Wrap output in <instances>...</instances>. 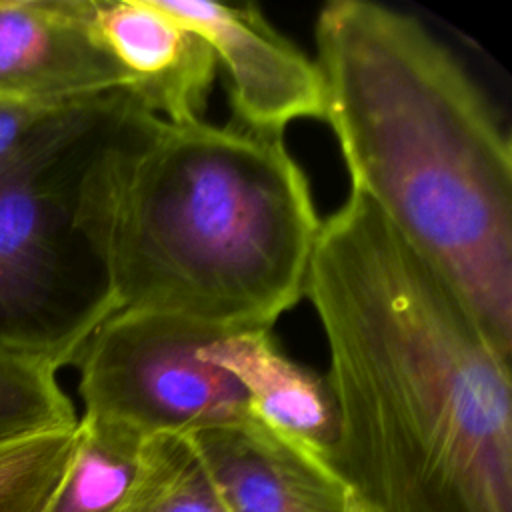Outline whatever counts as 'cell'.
<instances>
[{
	"label": "cell",
	"mask_w": 512,
	"mask_h": 512,
	"mask_svg": "<svg viewBox=\"0 0 512 512\" xmlns=\"http://www.w3.org/2000/svg\"><path fill=\"white\" fill-rule=\"evenodd\" d=\"M304 294L328 342L330 464L368 512H512V376L456 288L358 192Z\"/></svg>",
	"instance_id": "cell-1"
},
{
	"label": "cell",
	"mask_w": 512,
	"mask_h": 512,
	"mask_svg": "<svg viewBox=\"0 0 512 512\" xmlns=\"http://www.w3.org/2000/svg\"><path fill=\"white\" fill-rule=\"evenodd\" d=\"M330 124L362 194L512 352V146L462 62L416 18L332 0L316 18Z\"/></svg>",
	"instance_id": "cell-2"
},
{
	"label": "cell",
	"mask_w": 512,
	"mask_h": 512,
	"mask_svg": "<svg viewBox=\"0 0 512 512\" xmlns=\"http://www.w3.org/2000/svg\"><path fill=\"white\" fill-rule=\"evenodd\" d=\"M320 224L282 134L154 116L108 190L116 312L272 330L304 294Z\"/></svg>",
	"instance_id": "cell-3"
},
{
	"label": "cell",
	"mask_w": 512,
	"mask_h": 512,
	"mask_svg": "<svg viewBox=\"0 0 512 512\" xmlns=\"http://www.w3.org/2000/svg\"><path fill=\"white\" fill-rule=\"evenodd\" d=\"M142 112L128 92L62 106L0 160V346L60 370L116 312L106 202Z\"/></svg>",
	"instance_id": "cell-4"
},
{
	"label": "cell",
	"mask_w": 512,
	"mask_h": 512,
	"mask_svg": "<svg viewBox=\"0 0 512 512\" xmlns=\"http://www.w3.org/2000/svg\"><path fill=\"white\" fill-rule=\"evenodd\" d=\"M228 332L150 312H114L80 348L78 392L88 418L142 436H188L250 414L242 386L200 350Z\"/></svg>",
	"instance_id": "cell-5"
},
{
	"label": "cell",
	"mask_w": 512,
	"mask_h": 512,
	"mask_svg": "<svg viewBox=\"0 0 512 512\" xmlns=\"http://www.w3.org/2000/svg\"><path fill=\"white\" fill-rule=\"evenodd\" d=\"M198 32L224 68L232 122L268 134L302 118L324 120V84L316 60L276 32L252 6L212 0H152Z\"/></svg>",
	"instance_id": "cell-6"
},
{
	"label": "cell",
	"mask_w": 512,
	"mask_h": 512,
	"mask_svg": "<svg viewBox=\"0 0 512 512\" xmlns=\"http://www.w3.org/2000/svg\"><path fill=\"white\" fill-rule=\"evenodd\" d=\"M128 92L94 26V0H0V98L60 108Z\"/></svg>",
	"instance_id": "cell-7"
},
{
	"label": "cell",
	"mask_w": 512,
	"mask_h": 512,
	"mask_svg": "<svg viewBox=\"0 0 512 512\" xmlns=\"http://www.w3.org/2000/svg\"><path fill=\"white\" fill-rule=\"evenodd\" d=\"M226 512H348L352 492L330 460L252 412L186 436Z\"/></svg>",
	"instance_id": "cell-8"
},
{
	"label": "cell",
	"mask_w": 512,
	"mask_h": 512,
	"mask_svg": "<svg viewBox=\"0 0 512 512\" xmlns=\"http://www.w3.org/2000/svg\"><path fill=\"white\" fill-rule=\"evenodd\" d=\"M94 26L140 106L170 124L204 120L218 62L198 32L152 0H94Z\"/></svg>",
	"instance_id": "cell-9"
},
{
	"label": "cell",
	"mask_w": 512,
	"mask_h": 512,
	"mask_svg": "<svg viewBox=\"0 0 512 512\" xmlns=\"http://www.w3.org/2000/svg\"><path fill=\"white\" fill-rule=\"evenodd\" d=\"M246 392L250 412L266 426L330 456L336 442V404L326 376L290 360L270 330H236L200 350Z\"/></svg>",
	"instance_id": "cell-10"
},
{
	"label": "cell",
	"mask_w": 512,
	"mask_h": 512,
	"mask_svg": "<svg viewBox=\"0 0 512 512\" xmlns=\"http://www.w3.org/2000/svg\"><path fill=\"white\" fill-rule=\"evenodd\" d=\"M148 436L82 416L68 470L44 512H118Z\"/></svg>",
	"instance_id": "cell-11"
},
{
	"label": "cell",
	"mask_w": 512,
	"mask_h": 512,
	"mask_svg": "<svg viewBox=\"0 0 512 512\" xmlns=\"http://www.w3.org/2000/svg\"><path fill=\"white\" fill-rule=\"evenodd\" d=\"M118 512H226L186 436L156 434L142 446Z\"/></svg>",
	"instance_id": "cell-12"
},
{
	"label": "cell",
	"mask_w": 512,
	"mask_h": 512,
	"mask_svg": "<svg viewBox=\"0 0 512 512\" xmlns=\"http://www.w3.org/2000/svg\"><path fill=\"white\" fill-rule=\"evenodd\" d=\"M56 374L52 362L0 346V442L78 424Z\"/></svg>",
	"instance_id": "cell-13"
},
{
	"label": "cell",
	"mask_w": 512,
	"mask_h": 512,
	"mask_svg": "<svg viewBox=\"0 0 512 512\" xmlns=\"http://www.w3.org/2000/svg\"><path fill=\"white\" fill-rule=\"evenodd\" d=\"M78 424L0 442V512H44L74 454Z\"/></svg>",
	"instance_id": "cell-14"
},
{
	"label": "cell",
	"mask_w": 512,
	"mask_h": 512,
	"mask_svg": "<svg viewBox=\"0 0 512 512\" xmlns=\"http://www.w3.org/2000/svg\"><path fill=\"white\" fill-rule=\"evenodd\" d=\"M54 110L58 108L28 106L0 98V160L16 150L20 142Z\"/></svg>",
	"instance_id": "cell-15"
},
{
	"label": "cell",
	"mask_w": 512,
	"mask_h": 512,
	"mask_svg": "<svg viewBox=\"0 0 512 512\" xmlns=\"http://www.w3.org/2000/svg\"><path fill=\"white\" fill-rule=\"evenodd\" d=\"M348 512H368L354 496H352V502H350V508H348Z\"/></svg>",
	"instance_id": "cell-16"
}]
</instances>
